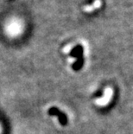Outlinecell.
Returning <instances> with one entry per match:
<instances>
[{
	"label": "cell",
	"mask_w": 133,
	"mask_h": 134,
	"mask_svg": "<svg viewBox=\"0 0 133 134\" xmlns=\"http://www.w3.org/2000/svg\"><path fill=\"white\" fill-rule=\"evenodd\" d=\"M49 113H51V114H55V115H57L59 117V119H60V121L61 122L62 124H65L66 123V121H67V119H66V117H65V115L63 114V113H60L57 109H55V108H53V110H51L49 112Z\"/></svg>",
	"instance_id": "obj_4"
},
{
	"label": "cell",
	"mask_w": 133,
	"mask_h": 134,
	"mask_svg": "<svg viewBox=\"0 0 133 134\" xmlns=\"http://www.w3.org/2000/svg\"><path fill=\"white\" fill-rule=\"evenodd\" d=\"M0 132H1V130H0Z\"/></svg>",
	"instance_id": "obj_5"
},
{
	"label": "cell",
	"mask_w": 133,
	"mask_h": 134,
	"mask_svg": "<svg viewBox=\"0 0 133 134\" xmlns=\"http://www.w3.org/2000/svg\"><path fill=\"white\" fill-rule=\"evenodd\" d=\"M21 30H22V27L20 23L15 22V24H13L10 27H9V31L12 36H16L18 34H20Z\"/></svg>",
	"instance_id": "obj_3"
},
{
	"label": "cell",
	"mask_w": 133,
	"mask_h": 134,
	"mask_svg": "<svg viewBox=\"0 0 133 134\" xmlns=\"http://www.w3.org/2000/svg\"><path fill=\"white\" fill-rule=\"evenodd\" d=\"M100 7H101V1L100 0H95L92 5H86V6L84 8V10L86 11V13H92L94 10L100 9Z\"/></svg>",
	"instance_id": "obj_2"
},
{
	"label": "cell",
	"mask_w": 133,
	"mask_h": 134,
	"mask_svg": "<svg viewBox=\"0 0 133 134\" xmlns=\"http://www.w3.org/2000/svg\"><path fill=\"white\" fill-rule=\"evenodd\" d=\"M112 97H113V89L112 87H108L105 89L103 96L96 99L95 104L99 105V107H106V105H107L110 103Z\"/></svg>",
	"instance_id": "obj_1"
}]
</instances>
